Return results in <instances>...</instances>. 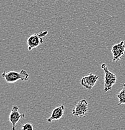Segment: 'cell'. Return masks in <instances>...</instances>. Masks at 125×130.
Listing matches in <instances>:
<instances>
[{"mask_svg": "<svg viewBox=\"0 0 125 130\" xmlns=\"http://www.w3.org/2000/svg\"><path fill=\"white\" fill-rule=\"evenodd\" d=\"M22 130H33L34 127L33 124H31V123H27L22 126Z\"/></svg>", "mask_w": 125, "mask_h": 130, "instance_id": "cell-10", "label": "cell"}, {"mask_svg": "<svg viewBox=\"0 0 125 130\" xmlns=\"http://www.w3.org/2000/svg\"><path fill=\"white\" fill-rule=\"evenodd\" d=\"M88 103L85 99L78 101L72 111V115L77 117H85L88 113Z\"/></svg>", "mask_w": 125, "mask_h": 130, "instance_id": "cell-4", "label": "cell"}, {"mask_svg": "<svg viewBox=\"0 0 125 130\" xmlns=\"http://www.w3.org/2000/svg\"><path fill=\"white\" fill-rule=\"evenodd\" d=\"M117 98L119 100V103H118V105L125 104V83L123 84V88L121 90V91L117 94Z\"/></svg>", "mask_w": 125, "mask_h": 130, "instance_id": "cell-9", "label": "cell"}, {"mask_svg": "<svg viewBox=\"0 0 125 130\" xmlns=\"http://www.w3.org/2000/svg\"><path fill=\"white\" fill-rule=\"evenodd\" d=\"M125 52V43L124 41H121L120 43L115 44L111 48L112 53L113 62H117L120 60L124 55Z\"/></svg>", "mask_w": 125, "mask_h": 130, "instance_id": "cell-5", "label": "cell"}, {"mask_svg": "<svg viewBox=\"0 0 125 130\" xmlns=\"http://www.w3.org/2000/svg\"><path fill=\"white\" fill-rule=\"evenodd\" d=\"M47 34V31L44 30L41 32H39V33H35L31 35L28 38V40H27V44L28 45V50L31 51L32 50L37 48L39 46L41 45V44H42L43 38L46 36Z\"/></svg>", "mask_w": 125, "mask_h": 130, "instance_id": "cell-3", "label": "cell"}, {"mask_svg": "<svg viewBox=\"0 0 125 130\" xmlns=\"http://www.w3.org/2000/svg\"><path fill=\"white\" fill-rule=\"evenodd\" d=\"M101 68L104 71L105 73L104 91L107 92L111 90L113 86L116 83V76L108 70L105 63L101 65Z\"/></svg>", "mask_w": 125, "mask_h": 130, "instance_id": "cell-2", "label": "cell"}, {"mask_svg": "<svg viewBox=\"0 0 125 130\" xmlns=\"http://www.w3.org/2000/svg\"><path fill=\"white\" fill-rule=\"evenodd\" d=\"M1 76L7 83H12L19 80L28 81L29 78V74L24 70H22L20 72L11 71L9 72L4 71L1 74Z\"/></svg>", "mask_w": 125, "mask_h": 130, "instance_id": "cell-1", "label": "cell"}, {"mask_svg": "<svg viewBox=\"0 0 125 130\" xmlns=\"http://www.w3.org/2000/svg\"><path fill=\"white\" fill-rule=\"evenodd\" d=\"M25 117V114H21L19 112V107L14 105L11 109L10 115L9 116V121L12 124V129H16V126L17 123L20 121L21 118H24Z\"/></svg>", "mask_w": 125, "mask_h": 130, "instance_id": "cell-7", "label": "cell"}, {"mask_svg": "<svg viewBox=\"0 0 125 130\" xmlns=\"http://www.w3.org/2000/svg\"><path fill=\"white\" fill-rule=\"evenodd\" d=\"M65 106L64 105H60L57 108H54L52 111L51 116L47 119V121L51 123L54 120H59L62 118L64 113Z\"/></svg>", "mask_w": 125, "mask_h": 130, "instance_id": "cell-8", "label": "cell"}, {"mask_svg": "<svg viewBox=\"0 0 125 130\" xmlns=\"http://www.w3.org/2000/svg\"><path fill=\"white\" fill-rule=\"evenodd\" d=\"M98 78V76L93 73H90L88 75L85 76L82 78L80 80V84L88 90H91L96 85Z\"/></svg>", "mask_w": 125, "mask_h": 130, "instance_id": "cell-6", "label": "cell"}]
</instances>
